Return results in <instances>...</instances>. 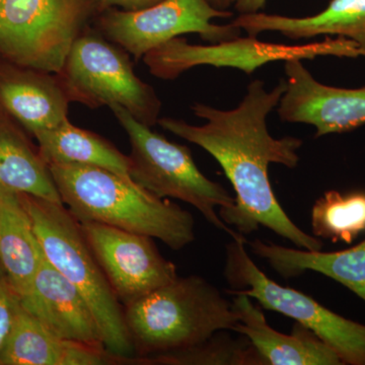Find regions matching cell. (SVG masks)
I'll list each match as a JSON object with an SVG mask.
<instances>
[{
  "label": "cell",
  "instance_id": "obj_26",
  "mask_svg": "<svg viewBox=\"0 0 365 365\" xmlns=\"http://www.w3.org/2000/svg\"><path fill=\"white\" fill-rule=\"evenodd\" d=\"M267 0H234V9L240 14L259 13L265 7Z\"/></svg>",
  "mask_w": 365,
  "mask_h": 365
},
{
  "label": "cell",
  "instance_id": "obj_21",
  "mask_svg": "<svg viewBox=\"0 0 365 365\" xmlns=\"http://www.w3.org/2000/svg\"><path fill=\"white\" fill-rule=\"evenodd\" d=\"M34 137L37 139L41 155L48 165L56 163L93 165L131 180L128 155L122 153L104 137L78 128L68 119L51 130L40 132Z\"/></svg>",
  "mask_w": 365,
  "mask_h": 365
},
{
  "label": "cell",
  "instance_id": "obj_14",
  "mask_svg": "<svg viewBox=\"0 0 365 365\" xmlns=\"http://www.w3.org/2000/svg\"><path fill=\"white\" fill-rule=\"evenodd\" d=\"M9 63L0 66V109L35 136L68 119L71 103L58 74Z\"/></svg>",
  "mask_w": 365,
  "mask_h": 365
},
{
  "label": "cell",
  "instance_id": "obj_19",
  "mask_svg": "<svg viewBox=\"0 0 365 365\" xmlns=\"http://www.w3.org/2000/svg\"><path fill=\"white\" fill-rule=\"evenodd\" d=\"M43 258L24 194L0 188V266L18 297L28 292Z\"/></svg>",
  "mask_w": 365,
  "mask_h": 365
},
{
  "label": "cell",
  "instance_id": "obj_20",
  "mask_svg": "<svg viewBox=\"0 0 365 365\" xmlns=\"http://www.w3.org/2000/svg\"><path fill=\"white\" fill-rule=\"evenodd\" d=\"M4 114H0V188L62 203L39 148Z\"/></svg>",
  "mask_w": 365,
  "mask_h": 365
},
{
  "label": "cell",
  "instance_id": "obj_7",
  "mask_svg": "<svg viewBox=\"0 0 365 365\" xmlns=\"http://www.w3.org/2000/svg\"><path fill=\"white\" fill-rule=\"evenodd\" d=\"M58 76L71 102L120 106L146 126L158 124L162 102L155 90L136 76L128 53L98 30L81 34Z\"/></svg>",
  "mask_w": 365,
  "mask_h": 365
},
{
  "label": "cell",
  "instance_id": "obj_6",
  "mask_svg": "<svg viewBox=\"0 0 365 365\" xmlns=\"http://www.w3.org/2000/svg\"><path fill=\"white\" fill-rule=\"evenodd\" d=\"M97 11L98 0H0V55L59 74Z\"/></svg>",
  "mask_w": 365,
  "mask_h": 365
},
{
  "label": "cell",
  "instance_id": "obj_3",
  "mask_svg": "<svg viewBox=\"0 0 365 365\" xmlns=\"http://www.w3.org/2000/svg\"><path fill=\"white\" fill-rule=\"evenodd\" d=\"M124 318L137 359L195 345L239 322L232 302L197 275L178 276L125 307Z\"/></svg>",
  "mask_w": 365,
  "mask_h": 365
},
{
  "label": "cell",
  "instance_id": "obj_8",
  "mask_svg": "<svg viewBox=\"0 0 365 365\" xmlns=\"http://www.w3.org/2000/svg\"><path fill=\"white\" fill-rule=\"evenodd\" d=\"M225 275L230 295L244 294L264 309L294 319L330 346L343 364L365 365V325L334 313L309 295L270 279L252 260L241 234L230 237Z\"/></svg>",
  "mask_w": 365,
  "mask_h": 365
},
{
  "label": "cell",
  "instance_id": "obj_27",
  "mask_svg": "<svg viewBox=\"0 0 365 365\" xmlns=\"http://www.w3.org/2000/svg\"><path fill=\"white\" fill-rule=\"evenodd\" d=\"M211 6L220 11H228L234 4V0H206Z\"/></svg>",
  "mask_w": 365,
  "mask_h": 365
},
{
  "label": "cell",
  "instance_id": "obj_13",
  "mask_svg": "<svg viewBox=\"0 0 365 365\" xmlns=\"http://www.w3.org/2000/svg\"><path fill=\"white\" fill-rule=\"evenodd\" d=\"M21 307L55 335L81 344L106 348L88 302L78 289L43 258Z\"/></svg>",
  "mask_w": 365,
  "mask_h": 365
},
{
  "label": "cell",
  "instance_id": "obj_10",
  "mask_svg": "<svg viewBox=\"0 0 365 365\" xmlns=\"http://www.w3.org/2000/svg\"><path fill=\"white\" fill-rule=\"evenodd\" d=\"M333 55L338 57H359V48L345 38L304 45H284L265 43L255 37L241 38L210 43V45H192L182 38L158 46L143 57L150 73L155 78L175 79L182 73L201 66L232 67L252 74L269 62L292 59H314Z\"/></svg>",
  "mask_w": 365,
  "mask_h": 365
},
{
  "label": "cell",
  "instance_id": "obj_1",
  "mask_svg": "<svg viewBox=\"0 0 365 365\" xmlns=\"http://www.w3.org/2000/svg\"><path fill=\"white\" fill-rule=\"evenodd\" d=\"M287 88L281 81L267 91L263 81H253L237 108L220 110L201 103L191 107L206 123L195 126L184 120L165 117L158 124L165 130L200 146L217 160L235 192V205L218 212L225 225L242 235L265 227L307 251H319L323 242L304 232L281 207L269 180V165L279 163L294 169L302 139L275 138L268 130L269 114L278 107Z\"/></svg>",
  "mask_w": 365,
  "mask_h": 365
},
{
  "label": "cell",
  "instance_id": "obj_15",
  "mask_svg": "<svg viewBox=\"0 0 365 365\" xmlns=\"http://www.w3.org/2000/svg\"><path fill=\"white\" fill-rule=\"evenodd\" d=\"M132 365L106 348L55 335L16 302L14 321L0 351V365Z\"/></svg>",
  "mask_w": 365,
  "mask_h": 365
},
{
  "label": "cell",
  "instance_id": "obj_16",
  "mask_svg": "<svg viewBox=\"0 0 365 365\" xmlns=\"http://www.w3.org/2000/svg\"><path fill=\"white\" fill-rule=\"evenodd\" d=\"M232 297L239 319L232 332L246 336L265 365H344L339 355L306 327L295 323L289 335L278 332L251 297Z\"/></svg>",
  "mask_w": 365,
  "mask_h": 365
},
{
  "label": "cell",
  "instance_id": "obj_23",
  "mask_svg": "<svg viewBox=\"0 0 365 365\" xmlns=\"http://www.w3.org/2000/svg\"><path fill=\"white\" fill-rule=\"evenodd\" d=\"M314 237L352 244L365 232V191L326 192L312 209Z\"/></svg>",
  "mask_w": 365,
  "mask_h": 365
},
{
  "label": "cell",
  "instance_id": "obj_24",
  "mask_svg": "<svg viewBox=\"0 0 365 365\" xmlns=\"http://www.w3.org/2000/svg\"><path fill=\"white\" fill-rule=\"evenodd\" d=\"M18 295L14 294L4 269L0 266V351L13 324Z\"/></svg>",
  "mask_w": 365,
  "mask_h": 365
},
{
  "label": "cell",
  "instance_id": "obj_2",
  "mask_svg": "<svg viewBox=\"0 0 365 365\" xmlns=\"http://www.w3.org/2000/svg\"><path fill=\"white\" fill-rule=\"evenodd\" d=\"M62 203L79 223L96 222L160 240L179 251L196 239L195 220L170 199L158 198L111 170L49 165Z\"/></svg>",
  "mask_w": 365,
  "mask_h": 365
},
{
  "label": "cell",
  "instance_id": "obj_12",
  "mask_svg": "<svg viewBox=\"0 0 365 365\" xmlns=\"http://www.w3.org/2000/svg\"><path fill=\"white\" fill-rule=\"evenodd\" d=\"M284 71L287 88L277 107L282 121L312 125L316 137L344 133L365 124V86L323 85L300 59L285 61Z\"/></svg>",
  "mask_w": 365,
  "mask_h": 365
},
{
  "label": "cell",
  "instance_id": "obj_11",
  "mask_svg": "<svg viewBox=\"0 0 365 365\" xmlns=\"http://www.w3.org/2000/svg\"><path fill=\"white\" fill-rule=\"evenodd\" d=\"M88 246L123 307L178 277L153 237L101 223H79Z\"/></svg>",
  "mask_w": 365,
  "mask_h": 365
},
{
  "label": "cell",
  "instance_id": "obj_22",
  "mask_svg": "<svg viewBox=\"0 0 365 365\" xmlns=\"http://www.w3.org/2000/svg\"><path fill=\"white\" fill-rule=\"evenodd\" d=\"M230 330L189 347L137 359V365H265L246 336Z\"/></svg>",
  "mask_w": 365,
  "mask_h": 365
},
{
  "label": "cell",
  "instance_id": "obj_18",
  "mask_svg": "<svg viewBox=\"0 0 365 365\" xmlns=\"http://www.w3.org/2000/svg\"><path fill=\"white\" fill-rule=\"evenodd\" d=\"M252 251L267 261L271 268L284 278L295 277L307 271L321 273L337 281L365 302V240L352 248L338 252L307 251L255 240Z\"/></svg>",
  "mask_w": 365,
  "mask_h": 365
},
{
  "label": "cell",
  "instance_id": "obj_9",
  "mask_svg": "<svg viewBox=\"0 0 365 365\" xmlns=\"http://www.w3.org/2000/svg\"><path fill=\"white\" fill-rule=\"evenodd\" d=\"M234 13L220 11L206 0H162L140 11L111 9L98 18V31L136 60L169 41L196 33L204 41L220 43L239 37L240 29L212 24Z\"/></svg>",
  "mask_w": 365,
  "mask_h": 365
},
{
  "label": "cell",
  "instance_id": "obj_5",
  "mask_svg": "<svg viewBox=\"0 0 365 365\" xmlns=\"http://www.w3.org/2000/svg\"><path fill=\"white\" fill-rule=\"evenodd\" d=\"M110 109L130 143L128 157L132 181L158 198L178 199L190 204L210 225L230 237L237 234L223 222L216 211L217 207L220 212L230 210L235 205L234 197L198 169L187 146L170 143L120 106H112Z\"/></svg>",
  "mask_w": 365,
  "mask_h": 365
},
{
  "label": "cell",
  "instance_id": "obj_4",
  "mask_svg": "<svg viewBox=\"0 0 365 365\" xmlns=\"http://www.w3.org/2000/svg\"><path fill=\"white\" fill-rule=\"evenodd\" d=\"M43 256L78 290L102 333L106 349L136 365L124 307L88 246L81 225L63 203L24 194Z\"/></svg>",
  "mask_w": 365,
  "mask_h": 365
},
{
  "label": "cell",
  "instance_id": "obj_25",
  "mask_svg": "<svg viewBox=\"0 0 365 365\" xmlns=\"http://www.w3.org/2000/svg\"><path fill=\"white\" fill-rule=\"evenodd\" d=\"M162 0H98L100 13L111 9H121L122 11H140L158 4Z\"/></svg>",
  "mask_w": 365,
  "mask_h": 365
},
{
  "label": "cell",
  "instance_id": "obj_17",
  "mask_svg": "<svg viewBox=\"0 0 365 365\" xmlns=\"http://www.w3.org/2000/svg\"><path fill=\"white\" fill-rule=\"evenodd\" d=\"M232 24L255 38L263 32H278L292 40L338 36L355 43L359 56H365V0H331L321 13L304 18L262 11L239 14Z\"/></svg>",
  "mask_w": 365,
  "mask_h": 365
}]
</instances>
